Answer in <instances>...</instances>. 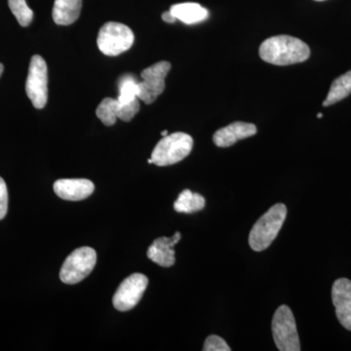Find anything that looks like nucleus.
<instances>
[{"label":"nucleus","instance_id":"obj_1","mask_svg":"<svg viewBox=\"0 0 351 351\" xmlns=\"http://www.w3.org/2000/svg\"><path fill=\"white\" fill-rule=\"evenodd\" d=\"M260 57L276 66L302 63L311 56V49L301 39L290 36H277L267 39L261 45Z\"/></svg>","mask_w":351,"mask_h":351},{"label":"nucleus","instance_id":"obj_2","mask_svg":"<svg viewBox=\"0 0 351 351\" xmlns=\"http://www.w3.org/2000/svg\"><path fill=\"white\" fill-rule=\"evenodd\" d=\"M287 216V208L282 203L274 205L258 219L249 235V244L256 252L269 248L276 239Z\"/></svg>","mask_w":351,"mask_h":351},{"label":"nucleus","instance_id":"obj_3","mask_svg":"<svg viewBox=\"0 0 351 351\" xmlns=\"http://www.w3.org/2000/svg\"><path fill=\"white\" fill-rule=\"evenodd\" d=\"M193 140L182 132L165 136L154 147L152 157L156 166H169L184 160L191 154Z\"/></svg>","mask_w":351,"mask_h":351},{"label":"nucleus","instance_id":"obj_4","mask_svg":"<svg viewBox=\"0 0 351 351\" xmlns=\"http://www.w3.org/2000/svg\"><path fill=\"white\" fill-rule=\"evenodd\" d=\"M135 40L130 27L120 23L108 22L101 27L97 44L107 56H119L132 47Z\"/></svg>","mask_w":351,"mask_h":351},{"label":"nucleus","instance_id":"obj_5","mask_svg":"<svg viewBox=\"0 0 351 351\" xmlns=\"http://www.w3.org/2000/svg\"><path fill=\"white\" fill-rule=\"evenodd\" d=\"M96 262L97 253L93 248L82 247L76 249L64 261L60 271V279L69 285L82 282L93 271Z\"/></svg>","mask_w":351,"mask_h":351},{"label":"nucleus","instance_id":"obj_6","mask_svg":"<svg viewBox=\"0 0 351 351\" xmlns=\"http://www.w3.org/2000/svg\"><path fill=\"white\" fill-rule=\"evenodd\" d=\"M272 335L279 350H301L297 324L290 307L281 306L277 308L272 319Z\"/></svg>","mask_w":351,"mask_h":351},{"label":"nucleus","instance_id":"obj_7","mask_svg":"<svg viewBox=\"0 0 351 351\" xmlns=\"http://www.w3.org/2000/svg\"><path fill=\"white\" fill-rule=\"evenodd\" d=\"M25 92L38 110L45 107L48 100V69L43 57L34 55L29 64Z\"/></svg>","mask_w":351,"mask_h":351},{"label":"nucleus","instance_id":"obj_8","mask_svg":"<svg viewBox=\"0 0 351 351\" xmlns=\"http://www.w3.org/2000/svg\"><path fill=\"white\" fill-rule=\"evenodd\" d=\"M171 69L169 62H159L144 69L138 82V100L151 105L165 90V78Z\"/></svg>","mask_w":351,"mask_h":351},{"label":"nucleus","instance_id":"obj_9","mask_svg":"<svg viewBox=\"0 0 351 351\" xmlns=\"http://www.w3.org/2000/svg\"><path fill=\"white\" fill-rule=\"evenodd\" d=\"M147 285L149 279L144 274H134L127 277L113 295V306L119 311H131L142 299Z\"/></svg>","mask_w":351,"mask_h":351},{"label":"nucleus","instance_id":"obj_10","mask_svg":"<svg viewBox=\"0 0 351 351\" xmlns=\"http://www.w3.org/2000/svg\"><path fill=\"white\" fill-rule=\"evenodd\" d=\"M332 300L337 317L346 329L351 331V281L339 278L332 288Z\"/></svg>","mask_w":351,"mask_h":351},{"label":"nucleus","instance_id":"obj_11","mask_svg":"<svg viewBox=\"0 0 351 351\" xmlns=\"http://www.w3.org/2000/svg\"><path fill=\"white\" fill-rule=\"evenodd\" d=\"M53 189L62 199L80 201L86 199L94 193L95 186L87 179H62L54 182Z\"/></svg>","mask_w":351,"mask_h":351},{"label":"nucleus","instance_id":"obj_12","mask_svg":"<svg viewBox=\"0 0 351 351\" xmlns=\"http://www.w3.org/2000/svg\"><path fill=\"white\" fill-rule=\"evenodd\" d=\"M257 127L246 122H234L219 129L214 134L215 145L219 147H228L237 144L240 140L253 137L257 134Z\"/></svg>","mask_w":351,"mask_h":351},{"label":"nucleus","instance_id":"obj_13","mask_svg":"<svg viewBox=\"0 0 351 351\" xmlns=\"http://www.w3.org/2000/svg\"><path fill=\"white\" fill-rule=\"evenodd\" d=\"M181 237V233L177 232L174 237H160L154 240L147 250V257L160 267H172L176 261L174 247Z\"/></svg>","mask_w":351,"mask_h":351},{"label":"nucleus","instance_id":"obj_14","mask_svg":"<svg viewBox=\"0 0 351 351\" xmlns=\"http://www.w3.org/2000/svg\"><path fill=\"white\" fill-rule=\"evenodd\" d=\"M82 0H55L53 20L59 25L73 24L82 12Z\"/></svg>","mask_w":351,"mask_h":351},{"label":"nucleus","instance_id":"obj_15","mask_svg":"<svg viewBox=\"0 0 351 351\" xmlns=\"http://www.w3.org/2000/svg\"><path fill=\"white\" fill-rule=\"evenodd\" d=\"M171 13L186 25H195L207 20L209 12L207 9L198 3L186 2V3L176 4L170 9Z\"/></svg>","mask_w":351,"mask_h":351},{"label":"nucleus","instance_id":"obj_16","mask_svg":"<svg viewBox=\"0 0 351 351\" xmlns=\"http://www.w3.org/2000/svg\"><path fill=\"white\" fill-rule=\"evenodd\" d=\"M351 94V71L335 80L330 88L326 100L323 107H329L338 101L343 100Z\"/></svg>","mask_w":351,"mask_h":351},{"label":"nucleus","instance_id":"obj_17","mask_svg":"<svg viewBox=\"0 0 351 351\" xmlns=\"http://www.w3.org/2000/svg\"><path fill=\"white\" fill-rule=\"evenodd\" d=\"M205 206V199L199 193L186 189L175 201L174 209L178 213L193 214L200 211Z\"/></svg>","mask_w":351,"mask_h":351},{"label":"nucleus","instance_id":"obj_18","mask_svg":"<svg viewBox=\"0 0 351 351\" xmlns=\"http://www.w3.org/2000/svg\"><path fill=\"white\" fill-rule=\"evenodd\" d=\"M119 103L117 99L106 98L97 108L96 114L106 126L114 125L119 119Z\"/></svg>","mask_w":351,"mask_h":351},{"label":"nucleus","instance_id":"obj_19","mask_svg":"<svg viewBox=\"0 0 351 351\" xmlns=\"http://www.w3.org/2000/svg\"><path fill=\"white\" fill-rule=\"evenodd\" d=\"M119 103H129L138 99V82L135 76L124 75L119 80Z\"/></svg>","mask_w":351,"mask_h":351},{"label":"nucleus","instance_id":"obj_20","mask_svg":"<svg viewBox=\"0 0 351 351\" xmlns=\"http://www.w3.org/2000/svg\"><path fill=\"white\" fill-rule=\"evenodd\" d=\"M9 8L22 27H27L34 20V12L25 0H8Z\"/></svg>","mask_w":351,"mask_h":351},{"label":"nucleus","instance_id":"obj_21","mask_svg":"<svg viewBox=\"0 0 351 351\" xmlns=\"http://www.w3.org/2000/svg\"><path fill=\"white\" fill-rule=\"evenodd\" d=\"M140 110V101L135 99L129 103H119V119L124 122L131 121Z\"/></svg>","mask_w":351,"mask_h":351},{"label":"nucleus","instance_id":"obj_22","mask_svg":"<svg viewBox=\"0 0 351 351\" xmlns=\"http://www.w3.org/2000/svg\"><path fill=\"white\" fill-rule=\"evenodd\" d=\"M203 350L230 351V348L226 343L225 339L221 338V337L216 336V335H212V336L208 337L206 341H205Z\"/></svg>","mask_w":351,"mask_h":351},{"label":"nucleus","instance_id":"obj_23","mask_svg":"<svg viewBox=\"0 0 351 351\" xmlns=\"http://www.w3.org/2000/svg\"><path fill=\"white\" fill-rule=\"evenodd\" d=\"M8 211V191L4 180L0 177V219L6 216Z\"/></svg>","mask_w":351,"mask_h":351},{"label":"nucleus","instance_id":"obj_24","mask_svg":"<svg viewBox=\"0 0 351 351\" xmlns=\"http://www.w3.org/2000/svg\"><path fill=\"white\" fill-rule=\"evenodd\" d=\"M162 20L164 22L168 23V24H173L177 21V18L171 13V11L162 14Z\"/></svg>","mask_w":351,"mask_h":351},{"label":"nucleus","instance_id":"obj_25","mask_svg":"<svg viewBox=\"0 0 351 351\" xmlns=\"http://www.w3.org/2000/svg\"><path fill=\"white\" fill-rule=\"evenodd\" d=\"M3 71H4V66H3V64H2L1 63H0V76L2 75V73H3Z\"/></svg>","mask_w":351,"mask_h":351},{"label":"nucleus","instance_id":"obj_26","mask_svg":"<svg viewBox=\"0 0 351 351\" xmlns=\"http://www.w3.org/2000/svg\"><path fill=\"white\" fill-rule=\"evenodd\" d=\"M161 135H162V137H165V136L168 135V131L165 130V131L161 132Z\"/></svg>","mask_w":351,"mask_h":351},{"label":"nucleus","instance_id":"obj_27","mask_svg":"<svg viewBox=\"0 0 351 351\" xmlns=\"http://www.w3.org/2000/svg\"><path fill=\"white\" fill-rule=\"evenodd\" d=\"M323 117L322 113H318V114H317L318 119H321V117Z\"/></svg>","mask_w":351,"mask_h":351},{"label":"nucleus","instance_id":"obj_28","mask_svg":"<svg viewBox=\"0 0 351 351\" xmlns=\"http://www.w3.org/2000/svg\"><path fill=\"white\" fill-rule=\"evenodd\" d=\"M147 162H149V164H154V161H152V158H149V160H147Z\"/></svg>","mask_w":351,"mask_h":351},{"label":"nucleus","instance_id":"obj_29","mask_svg":"<svg viewBox=\"0 0 351 351\" xmlns=\"http://www.w3.org/2000/svg\"><path fill=\"white\" fill-rule=\"evenodd\" d=\"M315 1H324V0H315Z\"/></svg>","mask_w":351,"mask_h":351}]
</instances>
